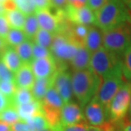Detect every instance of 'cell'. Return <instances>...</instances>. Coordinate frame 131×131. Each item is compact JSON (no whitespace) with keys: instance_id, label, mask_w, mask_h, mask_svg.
Wrapping results in <instances>:
<instances>
[{"instance_id":"obj_28","label":"cell","mask_w":131,"mask_h":131,"mask_svg":"<svg viewBox=\"0 0 131 131\" xmlns=\"http://www.w3.org/2000/svg\"><path fill=\"white\" fill-rule=\"evenodd\" d=\"M20 120L16 108L12 106L5 108L0 112V121L11 125Z\"/></svg>"},{"instance_id":"obj_26","label":"cell","mask_w":131,"mask_h":131,"mask_svg":"<svg viewBox=\"0 0 131 131\" xmlns=\"http://www.w3.org/2000/svg\"><path fill=\"white\" fill-rule=\"evenodd\" d=\"M53 37L54 35L51 33L48 32L42 28H39L33 40L34 43L50 50L52 42Z\"/></svg>"},{"instance_id":"obj_35","label":"cell","mask_w":131,"mask_h":131,"mask_svg":"<svg viewBox=\"0 0 131 131\" xmlns=\"http://www.w3.org/2000/svg\"><path fill=\"white\" fill-rule=\"evenodd\" d=\"M109 0H87L86 6H88L93 12L95 13L106 5Z\"/></svg>"},{"instance_id":"obj_3","label":"cell","mask_w":131,"mask_h":131,"mask_svg":"<svg viewBox=\"0 0 131 131\" xmlns=\"http://www.w3.org/2000/svg\"><path fill=\"white\" fill-rule=\"evenodd\" d=\"M122 57L101 47L91 54L89 69L101 79L122 72Z\"/></svg>"},{"instance_id":"obj_36","label":"cell","mask_w":131,"mask_h":131,"mask_svg":"<svg viewBox=\"0 0 131 131\" xmlns=\"http://www.w3.org/2000/svg\"><path fill=\"white\" fill-rule=\"evenodd\" d=\"M10 129L11 131H32L26 122L20 120L11 125Z\"/></svg>"},{"instance_id":"obj_49","label":"cell","mask_w":131,"mask_h":131,"mask_svg":"<svg viewBox=\"0 0 131 131\" xmlns=\"http://www.w3.org/2000/svg\"><path fill=\"white\" fill-rule=\"evenodd\" d=\"M37 131H52L51 130V128H47V129H44V130H40Z\"/></svg>"},{"instance_id":"obj_14","label":"cell","mask_w":131,"mask_h":131,"mask_svg":"<svg viewBox=\"0 0 131 131\" xmlns=\"http://www.w3.org/2000/svg\"><path fill=\"white\" fill-rule=\"evenodd\" d=\"M83 45L91 54L103 47V32L101 30L94 26L88 27Z\"/></svg>"},{"instance_id":"obj_43","label":"cell","mask_w":131,"mask_h":131,"mask_svg":"<svg viewBox=\"0 0 131 131\" xmlns=\"http://www.w3.org/2000/svg\"><path fill=\"white\" fill-rule=\"evenodd\" d=\"M0 131H11L10 125L0 121Z\"/></svg>"},{"instance_id":"obj_32","label":"cell","mask_w":131,"mask_h":131,"mask_svg":"<svg viewBox=\"0 0 131 131\" xmlns=\"http://www.w3.org/2000/svg\"><path fill=\"white\" fill-rule=\"evenodd\" d=\"M32 53L34 60L44 58L52 55L49 49L42 47L34 42H32Z\"/></svg>"},{"instance_id":"obj_4","label":"cell","mask_w":131,"mask_h":131,"mask_svg":"<svg viewBox=\"0 0 131 131\" xmlns=\"http://www.w3.org/2000/svg\"><path fill=\"white\" fill-rule=\"evenodd\" d=\"M131 42V25L129 22L103 31V47L122 57Z\"/></svg>"},{"instance_id":"obj_24","label":"cell","mask_w":131,"mask_h":131,"mask_svg":"<svg viewBox=\"0 0 131 131\" xmlns=\"http://www.w3.org/2000/svg\"><path fill=\"white\" fill-rule=\"evenodd\" d=\"M5 40L9 47H15L28 39L22 30L10 28Z\"/></svg>"},{"instance_id":"obj_13","label":"cell","mask_w":131,"mask_h":131,"mask_svg":"<svg viewBox=\"0 0 131 131\" xmlns=\"http://www.w3.org/2000/svg\"><path fill=\"white\" fill-rule=\"evenodd\" d=\"M35 80L36 78L29 64H23L15 73V83L18 88L31 90Z\"/></svg>"},{"instance_id":"obj_45","label":"cell","mask_w":131,"mask_h":131,"mask_svg":"<svg viewBox=\"0 0 131 131\" xmlns=\"http://www.w3.org/2000/svg\"><path fill=\"white\" fill-rule=\"evenodd\" d=\"M122 1L125 5L127 9H131V0H122Z\"/></svg>"},{"instance_id":"obj_48","label":"cell","mask_w":131,"mask_h":131,"mask_svg":"<svg viewBox=\"0 0 131 131\" xmlns=\"http://www.w3.org/2000/svg\"><path fill=\"white\" fill-rule=\"evenodd\" d=\"M128 15H129V23L131 25V9H128Z\"/></svg>"},{"instance_id":"obj_22","label":"cell","mask_w":131,"mask_h":131,"mask_svg":"<svg viewBox=\"0 0 131 131\" xmlns=\"http://www.w3.org/2000/svg\"><path fill=\"white\" fill-rule=\"evenodd\" d=\"M34 100L35 99L33 97L31 91L30 90L18 88L13 98L10 99L9 103L10 106L16 108L20 105L31 102Z\"/></svg>"},{"instance_id":"obj_34","label":"cell","mask_w":131,"mask_h":131,"mask_svg":"<svg viewBox=\"0 0 131 131\" xmlns=\"http://www.w3.org/2000/svg\"><path fill=\"white\" fill-rule=\"evenodd\" d=\"M9 30L10 27L5 15H0V37L5 39Z\"/></svg>"},{"instance_id":"obj_1","label":"cell","mask_w":131,"mask_h":131,"mask_svg":"<svg viewBox=\"0 0 131 131\" xmlns=\"http://www.w3.org/2000/svg\"><path fill=\"white\" fill-rule=\"evenodd\" d=\"M102 82L101 77L90 69L74 71L71 77L72 91L82 109L95 97Z\"/></svg>"},{"instance_id":"obj_8","label":"cell","mask_w":131,"mask_h":131,"mask_svg":"<svg viewBox=\"0 0 131 131\" xmlns=\"http://www.w3.org/2000/svg\"><path fill=\"white\" fill-rule=\"evenodd\" d=\"M84 116L92 126H101L109 120L107 108L94 98L84 106Z\"/></svg>"},{"instance_id":"obj_12","label":"cell","mask_w":131,"mask_h":131,"mask_svg":"<svg viewBox=\"0 0 131 131\" xmlns=\"http://www.w3.org/2000/svg\"><path fill=\"white\" fill-rule=\"evenodd\" d=\"M83 122H86V120L80 106L70 102L63 105L61 112V124L69 125Z\"/></svg>"},{"instance_id":"obj_39","label":"cell","mask_w":131,"mask_h":131,"mask_svg":"<svg viewBox=\"0 0 131 131\" xmlns=\"http://www.w3.org/2000/svg\"><path fill=\"white\" fill-rule=\"evenodd\" d=\"M68 5L75 7H82L86 5L87 0H67Z\"/></svg>"},{"instance_id":"obj_42","label":"cell","mask_w":131,"mask_h":131,"mask_svg":"<svg viewBox=\"0 0 131 131\" xmlns=\"http://www.w3.org/2000/svg\"><path fill=\"white\" fill-rule=\"evenodd\" d=\"M122 131H131V122H125V120L122 122Z\"/></svg>"},{"instance_id":"obj_21","label":"cell","mask_w":131,"mask_h":131,"mask_svg":"<svg viewBox=\"0 0 131 131\" xmlns=\"http://www.w3.org/2000/svg\"><path fill=\"white\" fill-rule=\"evenodd\" d=\"M23 64H29L34 61L32 53V42L26 40L14 47Z\"/></svg>"},{"instance_id":"obj_23","label":"cell","mask_w":131,"mask_h":131,"mask_svg":"<svg viewBox=\"0 0 131 131\" xmlns=\"http://www.w3.org/2000/svg\"><path fill=\"white\" fill-rule=\"evenodd\" d=\"M37 19L35 14L29 15L26 16L23 31L25 34L27 39L31 41L33 40L36 34L39 29Z\"/></svg>"},{"instance_id":"obj_25","label":"cell","mask_w":131,"mask_h":131,"mask_svg":"<svg viewBox=\"0 0 131 131\" xmlns=\"http://www.w3.org/2000/svg\"><path fill=\"white\" fill-rule=\"evenodd\" d=\"M122 75L127 82H131V42L122 55Z\"/></svg>"},{"instance_id":"obj_19","label":"cell","mask_w":131,"mask_h":131,"mask_svg":"<svg viewBox=\"0 0 131 131\" xmlns=\"http://www.w3.org/2000/svg\"><path fill=\"white\" fill-rule=\"evenodd\" d=\"M5 16L9 24L10 28L23 31L25 20H26V15L21 11H20L17 8L9 11H6Z\"/></svg>"},{"instance_id":"obj_37","label":"cell","mask_w":131,"mask_h":131,"mask_svg":"<svg viewBox=\"0 0 131 131\" xmlns=\"http://www.w3.org/2000/svg\"><path fill=\"white\" fill-rule=\"evenodd\" d=\"M36 10L52 8V4L50 0H34Z\"/></svg>"},{"instance_id":"obj_9","label":"cell","mask_w":131,"mask_h":131,"mask_svg":"<svg viewBox=\"0 0 131 131\" xmlns=\"http://www.w3.org/2000/svg\"><path fill=\"white\" fill-rule=\"evenodd\" d=\"M65 12L68 20L72 24L84 25L86 26L95 25V13L86 5L82 7H75L67 5L65 7Z\"/></svg>"},{"instance_id":"obj_40","label":"cell","mask_w":131,"mask_h":131,"mask_svg":"<svg viewBox=\"0 0 131 131\" xmlns=\"http://www.w3.org/2000/svg\"><path fill=\"white\" fill-rule=\"evenodd\" d=\"M10 106L9 101L0 93V112L4 110L5 108Z\"/></svg>"},{"instance_id":"obj_15","label":"cell","mask_w":131,"mask_h":131,"mask_svg":"<svg viewBox=\"0 0 131 131\" xmlns=\"http://www.w3.org/2000/svg\"><path fill=\"white\" fill-rule=\"evenodd\" d=\"M20 121L26 122L28 119L38 114H43L41 101L34 100L15 108Z\"/></svg>"},{"instance_id":"obj_29","label":"cell","mask_w":131,"mask_h":131,"mask_svg":"<svg viewBox=\"0 0 131 131\" xmlns=\"http://www.w3.org/2000/svg\"><path fill=\"white\" fill-rule=\"evenodd\" d=\"M16 5L17 9L21 11L26 16L34 14L36 11L34 0H13Z\"/></svg>"},{"instance_id":"obj_27","label":"cell","mask_w":131,"mask_h":131,"mask_svg":"<svg viewBox=\"0 0 131 131\" xmlns=\"http://www.w3.org/2000/svg\"><path fill=\"white\" fill-rule=\"evenodd\" d=\"M26 122L28 124L32 131L40 130L50 128L43 114H38L28 119Z\"/></svg>"},{"instance_id":"obj_7","label":"cell","mask_w":131,"mask_h":131,"mask_svg":"<svg viewBox=\"0 0 131 131\" xmlns=\"http://www.w3.org/2000/svg\"><path fill=\"white\" fill-rule=\"evenodd\" d=\"M125 80L122 72L116 73L104 78L102 80L99 89L94 98L108 109L114 96L126 82Z\"/></svg>"},{"instance_id":"obj_46","label":"cell","mask_w":131,"mask_h":131,"mask_svg":"<svg viewBox=\"0 0 131 131\" xmlns=\"http://www.w3.org/2000/svg\"><path fill=\"white\" fill-rule=\"evenodd\" d=\"M5 9L4 8V6L2 4L0 3V15H5Z\"/></svg>"},{"instance_id":"obj_47","label":"cell","mask_w":131,"mask_h":131,"mask_svg":"<svg viewBox=\"0 0 131 131\" xmlns=\"http://www.w3.org/2000/svg\"><path fill=\"white\" fill-rule=\"evenodd\" d=\"M128 114H129V117L131 116V96H130V106H129V109H128Z\"/></svg>"},{"instance_id":"obj_38","label":"cell","mask_w":131,"mask_h":131,"mask_svg":"<svg viewBox=\"0 0 131 131\" xmlns=\"http://www.w3.org/2000/svg\"><path fill=\"white\" fill-rule=\"evenodd\" d=\"M52 8L54 9H64L68 5L67 0H50Z\"/></svg>"},{"instance_id":"obj_17","label":"cell","mask_w":131,"mask_h":131,"mask_svg":"<svg viewBox=\"0 0 131 131\" xmlns=\"http://www.w3.org/2000/svg\"><path fill=\"white\" fill-rule=\"evenodd\" d=\"M0 61L14 74L23 65L14 47L9 46L0 55Z\"/></svg>"},{"instance_id":"obj_30","label":"cell","mask_w":131,"mask_h":131,"mask_svg":"<svg viewBox=\"0 0 131 131\" xmlns=\"http://www.w3.org/2000/svg\"><path fill=\"white\" fill-rule=\"evenodd\" d=\"M18 89L15 82L0 80V93L9 101L13 98Z\"/></svg>"},{"instance_id":"obj_31","label":"cell","mask_w":131,"mask_h":131,"mask_svg":"<svg viewBox=\"0 0 131 131\" xmlns=\"http://www.w3.org/2000/svg\"><path fill=\"white\" fill-rule=\"evenodd\" d=\"M88 127V124L87 122L69 125H63L60 123L57 126L51 128V130L52 131H86Z\"/></svg>"},{"instance_id":"obj_20","label":"cell","mask_w":131,"mask_h":131,"mask_svg":"<svg viewBox=\"0 0 131 131\" xmlns=\"http://www.w3.org/2000/svg\"><path fill=\"white\" fill-rule=\"evenodd\" d=\"M41 103L47 106L61 109L65 104L59 93L52 86L47 90L45 97L41 101Z\"/></svg>"},{"instance_id":"obj_6","label":"cell","mask_w":131,"mask_h":131,"mask_svg":"<svg viewBox=\"0 0 131 131\" xmlns=\"http://www.w3.org/2000/svg\"><path fill=\"white\" fill-rule=\"evenodd\" d=\"M53 39L50 48L52 56L56 61H71L75 56L80 44L62 34H53Z\"/></svg>"},{"instance_id":"obj_2","label":"cell","mask_w":131,"mask_h":131,"mask_svg":"<svg viewBox=\"0 0 131 131\" xmlns=\"http://www.w3.org/2000/svg\"><path fill=\"white\" fill-rule=\"evenodd\" d=\"M95 26L103 31L129 22L128 9L122 0H109L95 13Z\"/></svg>"},{"instance_id":"obj_33","label":"cell","mask_w":131,"mask_h":131,"mask_svg":"<svg viewBox=\"0 0 131 131\" xmlns=\"http://www.w3.org/2000/svg\"><path fill=\"white\" fill-rule=\"evenodd\" d=\"M0 80L15 82V74L0 61Z\"/></svg>"},{"instance_id":"obj_10","label":"cell","mask_w":131,"mask_h":131,"mask_svg":"<svg viewBox=\"0 0 131 131\" xmlns=\"http://www.w3.org/2000/svg\"><path fill=\"white\" fill-rule=\"evenodd\" d=\"M30 66L36 79L52 77L58 71L56 61L52 55L44 58L34 60L30 63Z\"/></svg>"},{"instance_id":"obj_5","label":"cell","mask_w":131,"mask_h":131,"mask_svg":"<svg viewBox=\"0 0 131 131\" xmlns=\"http://www.w3.org/2000/svg\"><path fill=\"white\" fill-rule=\"evenodd\" d=\"M131 96V82H126L112 98L108 108V118L112 122H121L128 112Z\"/></svg>"},{"instance_id":"obj_41","label":"cell","mask_w":131,"mask_h":131,"mask_svg":"<svg viewBox=\"0 0 131 131\" xmlns=\"http://www.w3.org/2000/svg\"><path fill=\"white\" fill-rule=\"evenodd\" d=\"M7 47H8V45H7L5 39L0 37V55L4 52V50Z\"/></svg>"},{"instance_id":"obj_18","label":"cell","mask_w":131,"mask_h":131,"mask_svg":"<svg viewBox=\"0 0 131 131\" xmlns=\"http://www.w3.org/2000/svg\"><path fill=\"white\" fill-rule=\"evenodd\" d=\"M55 75L47 78H39L35 80L32 89L31 90L35 100L41 101L43 99L47 90L53 86Z\"/></svg>"},{"instance_id":"obj_51","label":"cell","mask_w":131,"mask_h":131,"mask_svg":"<svg viewBox=\"0 0 131 131\" xmlns=\"http://www.w3.org/2000/svg\"><path fill=\"white\" fill-rule=\"evenodd\" d=\"M129 122H131V116L130 117V118H129Z\"/></svg>"},{"instance_id":"obj_16","label":"cell","mask_w":131,"mask_h":131,"mask_svg":"<svg viewBox=\"0 0 131 131\" xmlns=\"http://www.w3.org/2000/svg\"><path fill=\"white\" fill-rule=\"evenodd\" d=\"M91 53L83 45L78 46L77 52L74 58L71 60V64L74 71L84 70L89 69Z\"/></svg>"},{"instance_id":"obj_50","label":"cell","mask_w":131,"mask_h":131,"mask_svg":"<svg viewBox=\"0 0 131 131\" xmlns=\"http://www.w3.org/2000/svg\"><path fill=\"white\" fill-rule=\"evenodd\" d=\"M6 1H7V0H0V3H1V4H3V3H4L5 2H6Z\"/></svg>"},{"instance_id":"obj_44","label":"cell","mask_w":131,"mask_h":131,"mask_svg":"<svg viewBox=\"0 0 131 131\" xmlns=\"http://www.w3.org/2000/svg\"><path fill=\"white\" fill-rule=\"evenodd\" d=\"M86 131H103V130L100 127L88 125Z\"/></svg>"},{"instance_id":"obj_11","label":"cell","mask_w":131,"mask_h":131,"mask_svg":"<svg viewBox=\"0 0 131 131\" xmlns=\"http://www.w3.org/2000/svg\"><path fill=\"white\" fill-rule=\"evenodd\" d=\"M53 87L61 95L64 103L70 102L73 91L71 77L67 70L57 71L54 78Z\"/></svg>"}]
</instances>
